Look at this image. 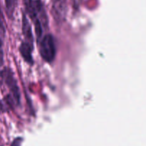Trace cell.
Returning <instances> with one entry per match:
<instances>
[{
    "instance_id": "cell-1",
    "label": "cell",
    "mask_w": 146,
    "mask_h": 146,
    "mask_svg": "<svg viewBox=\"0 0 146 146\" xmlns=\"http://www.w3.org/2000/svg\"><path fill=\"white\" fill-rule=\"evenodd\" d=\"M27 15L34 22L37 39H40L43 27L47 26L48 19L44 4L41 0H24Z\"/></svg>"
},
{
    "instance_id": "cell-2",
    "label": "cell",
    "mask_w": 146,
    "mask_h": 146,
    "mask_svg": "<svg viewBox=\"0 0 146 146\" xmlns=\"http://www.w3.org/2000/svg\"><path fill=\"white\" fill-rule=\"evenodd\" d=\"M39 50L42 58L46 62H52L57 54V47L54 36L50 34L44 35L40 42Z\"/></svg>"
},
{
    "instance_id": "cell-3",
    "label": "cell",
    "mask_w": 146,
    "mask_h": 146,
    "mask_svg": "<svg viewBox=\"0 0 146 146\" xmlns=\"http://www.w3.org/2000/svg\"><path fill=\"white\" fill-rule=\"evenodd\" d=\"M2 76H3V80L6 83L7 86L9 88L10 90L11 95L16 102V104H19L20 102V92H19L17 82L16 78H15L13 72L9 68L5 67L2 70Z\"/></svg>"
},
{
    "instance_id": "cell-4",
    "label": "cell",
    "mask_w": 146,
    "mask_h": 146,
    "mask_svg": "<svg viewBox=\"0 0 146 146\" xmlns=\"http://www.w3.org/2000/svg\"><path fill=\"white\" fill-rule=\"evenodd\" d=\"M52 15L57 23L63 22L67 13V0H51Z\"/></svg>"
},
{
    "instance_id": "cell-5",
    "label": "cell",
    "mask_w": 146,
    "mask_h": 146,
    "mask_svg": "<svg viewBox=\"0 0 146 146\" xmlns=\"http://www.w3.org/2000/svg\"><path fill=\"white\" fill-rule=\"evenodd\" d=\"M34 45L33 44L27 42H23L19 47V52L21 55L23 57L24 60L26 62L29 64L30 65L33 64L34 60L32 57V52H33Z\"/></svg>"
},
{
    "instance_id": "cell-6",
    "label": "cell",
    "mask_w": 146,
    "mask_h": 146,
    "mask_svg": "<svg viewBox=\"0 0 146 146\" xmlns=\"http://www.w3.org/2000/svg\"><path fill=\"white\" fill-rule=\"evenodd\" d=\"M22 32L23 35L26 39V42L33 44V35H32V27L30 24L29 23L26 15L23 14V18H22Z\"/></svg>"
},
{
    "instance_id": "cell-7",
    "label": "cell",
    "mask_w": 146,
    "mask_h": 146,
    "mask_svg": "<svg viewBox=\"0 0 146 146\" xmlns=\"http://www.w3.org/2000/svg\"><path fill=\"white\" fill-rule=\"evenodd\" d=\"M5 2L7 12L8 15L10 17H12L13 15L18 0H5Z\"/></svg>"
},
{
    "instance_id": "cell-8",
    "label": "cell",
    "mask_w": 146,
    "mask_h": 146,
    "mask_svg": "<svg viewBox=\"0 0 146 146\" xmlns=\"http://www.w3.org/2000/svg\"><path fill=\"white\" fill-rule=\"evenodd\" d=\"M0 29H2V30H5V27H4V17L2 15V9L0 7Z\"/></svg>"
},
{
    "instance_id": "cell-9",
    "label": "cell",
    "mask_w": 146,
    "mask_h": 146,
    "mask_svg": "<svg viewBox=\"0 0 146 146\" xmlns=\"http://www.w3.org/2000/svg\"><path fill=\"white\" fill-rule=\"evenodd\" d=\"M22 139L21 137H18V138H16L13 141V143H12V146H20L21 143H22Z\"/></svg>"
},
{
    "instance_id": "cell-10",
    "label": "cell",
    "mask_w": 146,
    "mask_h": 146,
    "mask_svg": "<svg viewBox=\"0 0 146 146\" xmlns=\"http://www.w3.org/2000/svg\"><path fill=\"white\" fill-rule=\"evenodd\" d=\"M3 82H4V80H3V76H2V71L0 70V87L2 85Z\"/></svg>"
},
{
    "instance_id": "cell-11",
    "label": "cell",
    "mask_w": 146,
    "mask_h": 146,
    "mask_svg": "<svg viewBox=\"0 0 146 146\" xmlns=\"http://www.w3.org/2000/svg\"><path fill=\"white\" fill-rule=\"evenodd\" d=\"M2 40L0 39V48L2 47Z\"/></svg>"
}]
</instances>
